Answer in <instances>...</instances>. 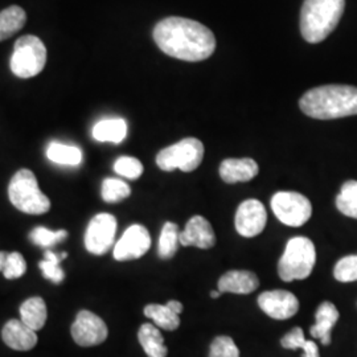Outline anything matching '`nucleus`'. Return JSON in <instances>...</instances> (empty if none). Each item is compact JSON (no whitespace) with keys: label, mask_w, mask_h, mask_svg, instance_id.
Instances as JSON below:
<instances>
[{"label":"nucleus","mask_w":357,"mask_h":357,"mask_svg":"<svg viewBox=\"0 0 357 357\" xmlns=\"http://www.w3.org/2000/svg\"><path fill=\"white\" fill-rule=\"evenodd\" d=\"M8 197L16 209L28 215H44L51 209L50 199L40 191L38 178L29 169H20L13 175Z\"/></svg>","instance_id":"39448f33"},{"label":"nucleus","mask_w":357,"mask_h":357,"mask_svg":"<svg viewBox=\"0 0 357 357\" xmlns=\"http://www.w3.org/2000/svg\"><path fill=\"white\" fill-rule=\"evenodd\" d=\"M29 237L33 243H36L38 246L50 248L57 243L64 241L65 238L68 237V231L66 230L53 231V230L47 229L44 227H38L31 231Z\"/></svg>","instance_id":"c85d7f7f"},{"label":"nucleus","mask_w":357,"mask_h":357,"mask_svg":"<svg viewBox=\"0 0 357 357\" xmlns=\"http://www.w3.org/2000/svg\"><path fill=\"white\" fill-rule=\"evenodd\" d=\"M274 215L287 227H302L312 215V205L298 192H278L271 199Z\"/></svg>","instance_id":"6e6552de"},{"label":"nucleus","mask_w":357,"mask_h":357,"mask_svg":"<svg viewBox=\"0 0 357 357\" xmlns=\"http://www.w3.org/2000/svg\"><path fill=\"white\" fill-rule=\"evenodd\" d=\"M333 275L336 281L343 283L357 281V255H347L337 261L333 268Z\"/></svg>","instance_id":"7c9ffc66"},{"label":"nucleus","mask_w":357,"mask_h":357,"mask_svg":"<svg viewBox=\"0 0 357 357\" xmlns=\"http://www.w3.org/2000/svg\"><path fill=\"white\" fill-rule=\"evenodd\" d=\"M47 63V48L33 35H26L16 40L10 66L19 78H31L43 72Z\"/></svg>","instance_id":"423d86ee"},{"label":"nucleus","mask_w":357,"mask_h":357,"mask_svg":"<svg viewBox=\"0 0 357 357\" xmlns=\"http://www.w3.org/2000/svg\"><path fill=\"white\" fill-rule=\"evenodd\" d=\"M299 107L308 116L321 121L357 115V88L351 85L314 88L303 94Z\"/></svg>","instance_id":"f03ea898"},{"label":"nucleus","mask_w":357,"mask_h":357,"mask_svg":"<svg viewBox=\"0 0 357 357\" xmlns=\"http://www.w3.org/2000/svg\"><path fill=\"white\" fill-rule=\"evenodd\" d=\"M345 0H305L301 11V32L303 38L318 44L326 40L337 26Z\"/></svg>","instance_id":"7ed1b4c3"},{"label":"nucleus","mask_w":357,"mask_h":357,"mask_svg":"<svg viewBox=\"0 0 357 357\" xmlns=\"http://www.w3.org/2000/svg\"><path fill=\"white\" fill-rule=\"evenodd\" d=\"M144 315L153 320L158 328L175 331L180 326V318L167 305H149L144 307Z\"/></svg>","instance_id":"b1692460"},{"label":"nucleus","mask_w":357,"mask_h":357,"mask_svg":"<svg viewBox=\"0 0 357 357\" xmlns=\"http://www.w3.org/2000/svg\"><path fill=\"white\" fill-rule=\"evenodd\" d=\"M1 271L7 280H17V278L23 277L26 271V262L24 257L17 252L8 253Z\"/></svg>","instance_id":"2f4dec72"},{"label":"nucleus","mask_w":357,"mask_h":357,"mask_svg":"<svg viewBox=\"0 0 357 357\" xmlns=\"http://www.w3.org/2000/svg\"><path fill=\"white\" fill-rule=\"evenodd\" d=\"M204 158V144L196 138H185L162 150L156 156V165L163 171L181 169L192 172L202 165Z\"/></svg>","instance_id":"0eeeda50"},{"label":"nucleus","mask_w":357,"mask_h":357,"mask_svg":"<svg viewBox=\"0 0 357 357\" xmlns=\"http://www.w3.org/2000/svg\"><path fill=\"white\" fill-rule=\"evenodd\" d=\"M102 199L106 203H118L130 196L131 188L119 178H105L102 183Z\"/></svg>","instance_id":"cd10ccee"},{"label":"nucleus","mask_w":357,"mask_h":357,"mask_svg":"<svg viewBox=\"0 0 357 357\" xmlns=\"http://www.w3.org/2000/svg\"><path fill=\"white\" fill-rule=\"evenodd\" d=\"M48 159L60 166L77 167L82 162V151L76 146L53 142L47 149Z\"/></svg>","instance_id":"5701e85b"},{"label":"nucleus","mask_w":357,"mask_h":357,"mask_svg":"<svg viewBox=\"0 0 357 357\" xmlns=\"http://www.w3.org/2000/svg\"><path fill=\"white\" fill-rule=\"evenodd\" d=\"M180 243V231L178 227L174 222H166L159 237L158 245V255L162 259H169L178 252Z\"/></svg>","instance_id":"393cba45"},{"label":"nucleus","mask_w":357,"mask_h":357,"mask_svg":"<svg viewBox=\"0 0 357 357\" xmlns=\"http://www.w3.org/2000/svg\"><path fill=\"white\" fill-rule=\"evenodd\" d=\"M47 306L43 298L33 296L26 299L20 307V320L24 321L29 328L38 331L45 326L47 321Z\"/></svg>","instance_id":"412c9836"},{"label":"nucleus","mask_w":357,"mask_h":357,"mask_svg":"<svg viewBox=\"0 0 357 357\" xmlns=\"http://www.w3.org/2000/svg\"><path fill=\"white\" fill-rule=\"evenodd\" d=\"M72 336L81 347H94L101 344L109 335L106 323L98 315L90 311H79L75 323L72 324Z\"/></svg>","instance_id":"9d476101"},{"label":"nucleus","mask_w":357,"mask_h":357,"mask_svg":"<svg viewBox=\"0 0 357 357\" xmlns=\"http://www.w3.org/2000/svg\"><path fill=\"white\" fill-rule=\"evenodd\" d=\"M116 233V218L110 213H100L90 220L85 233V246L91 255H102L113 246Z\"/></svg>","instance_id":"1a4fd4ad"},{"label":"nucleus","mask_w":357,"mask_h":357,"mask_svg":"<svg viewBox=\"0 0 357 357\" xmlns=\"http://www.w3.org/2000/svg\"><path fill=\"white\" fill-rule=\"evenodd\" d=\"M209 357H240V351L229 336H217L211 345Z\"/></svg>","instance_id":"473e14b6"},{"label":"nucleus","mask_w":357,"mask_h":357,"mask_svg":"<svg viewBox=\"0 0 357 357\" xmlns=\"http://www.w3.org/2000/svg\"><path fill=\"white\" fill-rule=\"evenodd\" d=\"M303 357H320L319 348L312 340H307L303 347Z\"/></svg>","instance_id":"f704fd0d"},{"label":"nucleus","mask_w":357,"mask_h":357,"mask_svg":"<svg viewBox=\"0 0 357 357\" xmlns=\"http://www.w3.org/2000/svg\"><path fill=\"white\" fill-rule=\"evenodd\" d=\"M138 339L141 343L143 351L149 357H166L168 354L166 344H165V337L159 331L156 326H153L150 323L142 324L139 332H138Z\"/></svg>","instance_id":"aec40b11"},{"label":"nucleus","mask_w":357,"mask_h":357,"mask_svg":"<svg viewBox=\"0 0 357 357\" xmlns=\"http://www.w3.org/2000/svg\"><path fill=\"white\" fill-rule=\"evenodd\" d=\"M151 246V236L143 225H131L115 243L114 258L116 261L138 259L149 252Z\"/></svg>","instance_id":"9b49d317"},{"label":"nucleus","mask_w":357,"mask_h":357,"mask_svg":"<svg viewBox=\"0 0 357 357\" xmlns=\"http://www.w3.org/2000/svg\"><path fill=\"white\" fill-rule=\"evenodd\" d=\"M1 337L3 342L15 351H29L38 344L36 331L29 328L22 320L7 321L3 327Z\"/></svg>","instance_id":"2eb2a0df"},{"label":"nucleus","mask_w":357,"mask_h":357,"mask_svg":"<svg viewBox=\"0 0 357 357\" xmlns=\"http://www.w3.org/2000/svg\"><path fill=\"white\" fill-rule=\"evenodd\" d=\"M114 171L123 178L135 180V178H141L142 174H143V165H142L141 160H138L137 158L121 156L115 160Z\"/></svg>","instance_id":"c756f323"},{"label":"nucleus","mask_w":357,"mask_h":357,"mask_svg":"<svg viewBox=\"0 0 357 357\" xmlns=\"http://www.w3.org/2000/svg\"><path fill=\"white\" fill-rule=\"evenodd\" d=\"M7 255H8V253H6V252H0V270H3L4 262H6V258H7Z\"/></svg>","instance_id":"e433bc0d"},{"label":"nucleus","mask_w":357,"mask_h":357,"mask_svg":"<svg viewBox=\"0 0 357 357\" xmlns=\"http://www.w3.org/2000/svg\"><path fill=\"white\" fill-rule=\"evenodd\" d=\"M167 306L169 307L175 314H178L180 315L181 312H183V305L178 302V301H169L168 303H167Z\"/></svg>","instance_id":"c9c22d12"},{"label":"nucleus","mask_w":357,"mask_h":357,"mask_svg":"<svg viewBox=\"0 0 357 357\" xmlns=\"http://www.w3.org/2000/svg\"><path fill=\"white\" fill-rule=\"evenodd\" d=\"M258 306L270 318L286 320L293 318L299 310L298 298L286 290L265 291L258 296Z\"/></svg>","instance_id":"ddd939ff"},{"label":"nucleus","mask_w":357,"mask_h":357,"mask_svg":"<svg viewBox=\"0 0 357 357\" xmlns=\"http://www.w3.org/2000/svg\"><path fill=\"white\" fill-rule=\"evenodd\" d=\"M91 135L96 141L121 143L128 137V123L122 118H107L97 122L93 128Z\"/></svg>","instance_id":"6ab92c4d"},{"label":"nucleus","mask_w":357,"mask_h":357,"mask_svg":"<svg viewBox=\"0 0 357 357\" xmlns=\"http://www.w3.org/2000/svg\"><path fill=\"white\" fill-rule=\"evenodd\" d=\"M257 175L258 165L250 158L225 159L220 166V176L228 184L250 181Z\"/></svg>","instance_id":"f3484780"},{"label":"nucleus","mask_w":357,"mask_h":357,"mask_svg":"<svg viewBox=\"0 0 357 357\" xmlns=\"http://www.w3.org/2000/svg\"><path fill=\"white\" fill-rule=\"evenodd\" d=\"M153 36L160 51L183 61H203L216 50L213 32L199 22L185 17L163 19L153 28Z\"/></svg>","instance_id":"f257e3e1"},{"label":"nucleus","mask_w":357,"mask_h":357,"mask_svg":"<svg viewBox=\"0 0 357 357\" xmlns=\"http://www.w3.org/2000/svg\"><path fill=\"white\" fill-rule=\"evenodd\" d=\"M220 295H221V291H220V290H218V291H212V293H211V296H212L213 299H217Z\"/></svg>","instance_id":"4c0bfd02"},{"label":"nucleus","mask_w":357,"mask_h":357,"mask_svg":"<svg viewBox=\"0 0 357 357\" xmlns=\"http://www.w3.org/2000/svg\"><path fill=\"white\" fill-rule=\"evenodd\" d=\"M317 321L311 327V336L319 339L323 345L331 344V331L339 320V311L331 302H324L317 310Z\"/></svg>","instance_id":"a211bd4d"},{"label":"nucleus","mask_w":357,"mask_h":357,"mask_svg":"<svg viewBox=\"0 0 357 357\" xmlns=\"http://www.w3.org/2000/svg\"><path fill=\"white\" fill-rule=\"evenodd\" d=\"M317 250L314 243L307 237H294L284 249L278 264V274L282 281L306 280L315 266Z\"/></svg>","instance_id":"20e7f679"},{"label":"nucleus","mask_w":357,"mask_h":357,"mask_svg":"<svg viewBox=\"0 0 357 357\" xmlns=\"http://www.w3.org/2000/svg\"><path fill=\"white\" fill-rule=\"evenodd\" d=\"M221 293L241 294L248 295L253 293L258 286V277L252 271L246 270H231L225 273L217 283Z\"/></svg>","instance_id":"dca6fc26"},{"label":"nucleus","mask_w":357,"mask_h":357,"mask_svg":"<svg viewBox=\"0 0 357 357\" xmlns=\"http://www.w3.org/2000/svg\"><path fill=\"white\" fill-rule=\"evenodd\" d=\"M236 229L246 238L255 237L265 229L268 222V213L259 200H245L236 213Z\"/></svg>","instance_id":"f8f14e48"},{"label":"nucleus","mask_w":357,"mask_h":357,"mask_svg":"<svg viewBox=\"0 0 357 357\" xmlns=\"http://www.w3.org/2000/svg\"><path fill=\"white\" fill-rule=\"evenodd\" d=\"M66 257H68V253L56 255L52 250H47L44 255V259L38 264L44 278L50 280L53 283H61L64 281V270L60 268V262Z\"/></svg>","instance_id":"bb28decb"},{"label":"nucleus","mask_w":357,"mask_h":357,"mask_svg":"<svg viewBox=\"0 0 357 357\" xmlns=\"http://www.w3.org/2000/svg\"><path fill=\"white\" fill-rule=\"evenodd\" d=\"M180 243L183 246L211 249L216 243V234L205 217L193 216L180 233Z\"/></svg>","instance_id":"4468645a"},{"label":"nucleus","mask_w":357,"mask_h":357,"mask_svg":"<svg viewBox=\"0 0 357 357\" xmlns=\"http://www.w3.org/2000/svg\"><path fill=\"white\" fill-rule=\"evenodd\" d=\"M337 209L347 217L357 220V181L348 180L345 181L336 197Z\"/></svg>","instance_id":"a878e982"},{"label":"nucleus","mask_w":357,"mask_h":357,"mask_svg":"<svg viewBox=\"0 0 357 357\" xmlns=\"http://www.w3.org/2000/svg\"><path fill=\"white\" fill-rule=\"evenodd\" d=\"M306 342L303 330L299 328V327H295L287 335H284L282 337L281 344L286 349H294L295 351V349H303Z\"/></svg>","instance_id":"72a5a7b5"},{"label":"nucleus","mask_w":357,"mask_h":357,"mask_svg":"<svg viewBox=\"0 0 357 357\" xmlns=\"http://www.w3.org/2000/svg\"><path fill=\"white\" fill-rule=\"evenodd\" d=\"M26 15L19 6H11L0 13V41L11 38L26 24Z\"/></svg>","instance_id":"4be33fe9"}]
</instances>
